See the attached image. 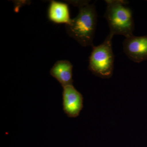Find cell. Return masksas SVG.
<instances>
[{
    "label": "cell",
    "instance_id": "obj_5",
    "mask_svg": "<svg viewBox=\"0 0 147 147\" xmlns=\"http://www.w3.org/2000/svg\"><path fill=\"white\" fill-rule=\"evenodd\" d=\"M62 96L65 113L69 117H78L84 107V98L82 94L71 85L63 87Z\"/></svg>",
    "mask_w": 147,
    "mask_h": 147
},
{
    "label": "cell",
    "instance_id": "obj_4",
    "mask_svg": "<svg viewBox=\"0 0 147 147\" xmlns=\"http://www.w3.org/2000/svg\"><path fill=\"white\" fill-rule=\"evenodd\" d=\"M123 47L124 53L132 61L140 63L147 60V35L125 38Z\"/></svg>",
    "mask_w": 147,
    "mask_h": 147
},
{
    "label": "cell",
    "instance_id": "obj_7",
    "mask_svg": "<svg viewBox=\"0 0 147 147\" xmlns=\"http://www.w3.org/2000/svg\"><path fill=\"white\" fill-rule=\"evenodd\" d=\"M72 69L73 65L69 61H57L50 69V75L57 79L63 88L73 85Z\"/></svg>",
    "mask_w": 147,
    "mask_h": 147
},
{
    "label": "cell",
    "instance_id": "obj_6",
    "mask_svg": "<svg viewBox=\"0 0 147 147\" xmlns=\"http://www.w3.org/2000/svg\"><path fill=\"white\" fill-rule=\"evenodd\" d=\"M47 16L50 21L56 24L68 25L71 20L68 5L58 1L50 2L48 7Z\"/></svg>",
    "mask_w": 147,
    "mask_h": 147
},
{
    "label": "cell",
    "instance_id": "obj_2",
    "mask_svg": "<svg viewBox=\"0 0 147 147\" xmlns=\"http://www.w3.org/2000/svg\"><path fill=\"white\" fill-rule=\"evenodd\" d=\"M104 17L110 29V34L123 36L125 38L133 36L134 29L131 10L127 6V2L121 0H107Z\"/></svg>",
    "mask_w": 147,
    "mask_h": 147
},
{
    "label": "cell",
    "instance_id": "obj_3",
    "mask_svg": "<svg viewBox=\"0 0 147 147\" xmlns=\"http://www.w3.org/2000/svg\"><path fill=\"white\" fill-rule=\"evenodd\" d=\"M113 36L109 34L102 43L94 46L90 55L89 69L102 79H109L113 76L115 60L112 47Z\"/></svg>",
    "mask_w": 147,
    "mask_h": 147
},
{
    "label": "cell",
    "instance_id": "obj_1",
    "mask_svg": "<svg viewBox=\"0 0 147 147\" xmlns=\"http://www.w3.org/2000/svg\"><path fill=\"white\" fill-rule=\"evenodd\" d=\"M79 8L75 18L71 19L66 30L69 36L82 46L93 47L94 38L97 25V14L94 5L88 1H70L68 2Z\"/></svg>",
    "mask_w": 147,
    "mask_h": 147
}]
</instances>
